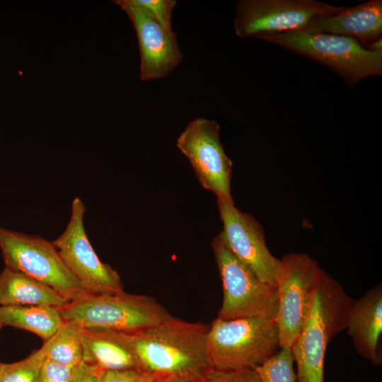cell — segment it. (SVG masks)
<instances>
[{"label":"cell","mask_w":382,"mask_h":382,"mask_svg":"<svg viewBox=\"0 0 382 382\" xmlns=\"http://www.w3.org/2000/svg\"><path fill=\"white\" fill-rule=\"evenodd\" d=\"M208 327L172 316L132 334L139 368L158 376L175 375L195 382L212 369L207 349Z\"/></svg>","instance_id":"cell-1"},{"label":"cell","mask_w":382,"mask_h":382,"mask_svg":"<svg viewBox=\"0 0 382 382\" xmlns=\"http://www.w3.org/2000/svg\"><path fill=\"white\" fill-rule=\"evenodd\" d=\"M354 301L335 279L319 267L306 319L291 347L297 382H324L327 347L334 337L347 329Z\"/></svg>","instance_id":"cell-2"},{"label":"cell","mask_w":382,"mask_h":382,"mask_svg":"<svg viewBox=\"0 0 382 382\" xmlns=\"http://www.w3.org/2000/svg\"><path fill=\"white\" fill-rule=\"evenodd\" d=\"M207 341L212 367L218 371L254 369L281 349L275 320L263 318H216Z\"/></svg>","instance_id":"cell-3"},{"label":"cell","mask_w":382,"mask_h":382,"mask_svg":"<svg viewBox=\"0 0 382 382\" xmlns=\"http://www.w3.org/2000/svg\"><path fill=\"white\" fill-rule=\"evenodd\" d=\"M65 321L81 328L112 330L129 334L152 328L171 315L154 298L125 291L86 294L59 308Z\"/></svg>","instance_id":"cell-4"},{"label":"cell","mask_w":382,"mask_h":382,"mask_svg":"<svg viewBox=\"0 0 382 382\" xmlns=\"http://www.w3.org/2000/svg\"><path fill=\"white\" fill-rule=\"evenodd\" d=\"M258 38L327 66L349 87L366 77L382 74V51L366 49L351 37L301 30Z\"/></svg>","instance_id":"cell-5"},{"label":"cell","mask_w":382,"mask_h":382,"mask_svg":"<svg viewBox=\"0 0 382 382\" xmlns=\"http://www.w3.org/2000/svg\"><path fill=\"white\" fill-rule=\"evenodd\" d=\"M223 286L221 320L263 318L274 320L278 309L277 286L262 282L228 248L221 231L212 243Z\"/></svg>","instance_id":"cell-6"},{"label":"cell","mask_w":382,"mask_h":382,"mask_svg":"<svg viewBox=\"0 0 382 382\" xmlns=\"http://www.w3.org/2000/svg\"><path fill=\"white\" fill-rule=\"evenodd\" d=\"M0 250L5 267L50 286L70 301L88 294L52 242L0 226Z\"/></svg>","instance_id":"cell-7"},{"label":"cell","mask_w":382,"mask_h":382,"mask_svg":"<svg viewBox=\"0 0 382 382\" xmlns=\"http://www.w3.org/2000/svg\"><path fill=\"white\" fill-rule=\"evenodd\" d=\"M345 8L315 0H241L234 30L242 38L301 30Z\"/></svg>","instance_id":"cell-8"},{"label":"cell","mask_w":382,"mask_h":382,"mask_svg":"<svg viewBox=\"0 0 382 382\" xmlns=\"http://www.w3.org/2000/svg\"><path fill=\"white\" fill-rule=\"evenodd\" d=\"M86 210L83 201L75 197L66 228L52 242L67 268L88 293L124 291L118 272L100 260L91 244L83 222Z\"/></svg>","instance_id":"cell-9"},{"label":"cell","mask_w":382,"mask_h":382,"mask_svg":"<svg viewBox=\"0 0 382 382\" xmlns=\"http://www.w3.org/2000/svg\"><path fill=\"white\" fill-rule=\"evenodd\" d=\"M215 121L199 117L191 121L177 139V146L190 162L206 190L234 205L231 180L233 162L226 154Z\"/></svg>","instance_id":"cell-10"},{"label":"cell","mask_w":382,"mask_h":382,"mask_svg":"<svg viewBox=\"0 0 382 382\" xmlns=\"http://www.w3.org/2000/svg\"><path fill=\"white\" fill-rule=\"evenodd\" d=\"M319 267L317 262L305 253L287 254L280 260L276 279L278 309L275 322L281 348H291L297 340Z\"/></svg>","instance_id":"cell-11"},{"label":"cell","mask_w":382,"mask_h":382,"mask_svg":"<svg viewBox=\"0 0 382 382\" xmlns=\"http://www.w3.org/2000/svg\"><path fill=\"white\" fill-rule=\"evenodd\" d=\"M217 206L228 248L262 282L276 286L280 260L268 250L260 224L223 199L217 198Z\"/></svg>","instance_id":"cell-12"},{"label":"cell","mask_w":382,"mask_h":382,"mask_svg":"<svg viewBox=\"0 0 382 382\" xmlns=\"http://www.w3.org/2000/svg\"><path fill=\"white\" fill-rule=\"evenodd\" d=\"M115 2L127 14L136 30L141 81L166 77L183 59L177 35L163 28L142 8L126 0Z\"/></svg>","instance_id":"cell-13"},{"label":"cell","mask_w":382,"mask_h":382,"mask_svg":"<svg viewBox=\"0 0 382 382\" xmlns=\"http://www.w3.org/2000/svg\"><path fill=\"white\" fill-rule=\"evenodd\" d=\"M347 334L359 356L373 365L382 364V284L369 289L354 300L349 311Z\"/></svg>","instance_id":"cell-14"},{"label":"cell","mask_w":382,"mask_h":382,"mask_svg":"<svg viewBox=\"0 0 382 382\" xmlns=\"http://www.w3.org/2000/svg\"><path fill=\"white\" fill-rule=\"evenodd\" d=\"M303 30L351 37L369 46L381 37L382 1L369 0L345 8L336 14L316 19Z\"/></svg>","instance_id":"cell-15"},{"label":"cell","mask_w":382,"mask_h":382,"mask_svg":"<svg viewBox=\"0 0 382 382\" xmlns=\"http://www.w3.org/2000/svg\"><path fill=\"white\" fill-rule=\"evenodd\" d=\"M81 340L83 361L103 370L139 369L132 334L108 329L81 328Z\"/></svg>","instance_id":"cell-16"},{"label":"cell","mask_w":382,"mask_h":382,"mask_svg":"<svg viewBox=\"0 0 382 382\" xmlns=\"http://www.w3.org/2000/svg\"><path fill=\"white\" fill-rule=\"evenodd\" d=\"M69 302L53 288L23 273L6 267L0 273V306L31 305L61 308Z\"/></svg>","instance_id":"cell-17"},{"label":"cell","mask_w":382,"mask_h":382,"mask_svg":"<svg viewBox=\"0 0 382 382\" xmlns=\"http://www.w3.org/2000/svg\"><path fill=\"white\" fill-rule=\"evenodd\" d=\"M64 322L59 308L50 306H0L1 328L10 326L31 332L45 341Z\"/></svg>","instance_id":"cell-18"},{"label":"cell","mask_w":382,"mask_h":382,"mask_svg":"<svg viewBox=\"0 0 382 382\" xmlns=\"http://www.w3.org/2000/svg\"><path fill=\"white\" fill-rule=\"evenodd\" d=\"M41 348L47 359L76 367L83 361L81 328L73 322L64 320Z\"/></svg>","instance_id":"cell-19"},{"label":"cell","mask_w":382,"mask_h":382,"mask_svg":"<svg viewBox=\"0 0 382 382\" xmlns=\"http://www.w3.org/2000/svg\"><path fill=\"white\" fill-rule=\"evenodd\" d=\"M291 348L282 347L274 355L254 369L260 382H297Z\"/></svg>","instance_id":"cell-20"},{"label":"cell","mask_w":382,"mask_h":382,"mask_svg":"<svg viewBox=\"0 0 382 382\" xmlns=\"http://www.w3.org/2000/svg\"><path fill=\"white\" fill-rule=\"evenodd\" d=\"M45 358L42 349L40 348L23 360L0 363V382H37Z\"/></svg>","instance_id":"cell-21"},{"label":"cell","mask_w":382,"mask_h":382,"mask_svg":"<svg viewBox=\"0 0 382 382\" xmlns=\"http://www.w3.org/2000/svg\"><path fill=\"white\" fill-rule=\"evenodd\" d=\"M129 4L144 10L151 17L167 30H171L172 11L175 0H126Z\"/></svg>","instance_id":"cell-22"},{"label":"cell","mask_w":382,"mask_h":382,"mask_svg":"<svg viewBox=\"0 0 382 382\" xmlns=\"http://www.w3.org/2000/svg\"><path fill=\"white\" fill-rule=\"evenodd\" d=\"M195 382H260V380L253 369L238 371L212 369Z\"/></svg>","instance_id":"cell-23"},{"label":"cell","mask_w":382,"mask_h":382,"mask_svg":"<svg viewBox=\"0 0 382 382\" xmlns=\"http://www.w3.org/2000/svg\"><path fill=\"white\" fill-rule=\"evenodd\" d=\"M75 368L45 358L37 382H72Z\"/></svg>","instance_id":"cell-24"},{"label":"cell","mask_w":382,"mask_h":382,"mask_svg":"<svg viewBox=\"0 0 382 382\" xmlns=\"http://www.w3.org/2000/svg\"><path fill=\"white\" fill-rule=\"evenodd\" d=\"M158 376L139 369L103 370L99 382H154Z\"/></svg>","instance_id":"cell-25"},{"label":"cell","mask_w":382,"mask_h":382,"mask_svg":"<svg viewBox=\"0 0 382 382\" xmlns=\"http://www.w3.org/2000/svg\"><path fill=\"white\" fill-rule=\"evenodd\" d=\"M102 371L98 366L82 361L75 368L72 382H99Z\"/></svg>","instance_id":"cell-26"},{"label":"cell","mask_w":382,"mask_h":382,"mask_svg":"<svg viewBox=\"0 0 382 382\" xmlns=\"http://www.w3.org/2000/svg\"><path fill=\"white\" fill-rule=\"evenodd\" d=\"M154 382H192L191 381L175 375L158 376Z\"/></svg>","instance_id":"cell-27"},{"label":"cell","mask_w":382,"mask_h":382,"mask_svg":"<svg viewBox=\"0 0 382 382\" xmlns=\"http://www.w3.org/2000/svg\"><path fill=\"white\" fill-rule=\"evenodd\" d=\"M1 328H1V325H0V330H1Z\"/></svg>","instance_id":"cell-28"}]
</instances>
